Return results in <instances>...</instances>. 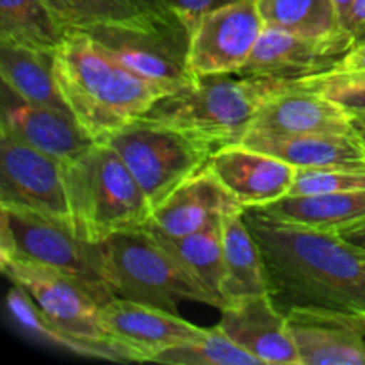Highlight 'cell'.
<instances>
[{
  "mask_svg": "<svg viewBox=\"0 0 365 365\" xmlns=\"http://www.w3.org/2000/svg\"><path fill=\"white\" fill-rule=\"evenodd\" d=\"M262 253L267 287L282 310L296 307L365 314V248L335 232L278 223L245 209Z\"/></svg>",
  "mask_w": 365,
  "mask_h": 365,
  "instance_id": "1",
  "label": "cell"
},
{
  "mask_svg": "<svg viewBox=\"0 0 365 365\" xmlns=\"http://www.w3.org/2000/svg\"><path fill=\"white\" fill-rule=\"evenodd\" d=\"M53 73L68 109L95 143H106L168 95L84 31L66 32L53 52Z\"/></svg>",
  "mask_w": 365,
  "mask_h": 365,
  "instance_id": "2",
  "label": "cell"
},
{
  "mask_svg": "<svg viewBox=\"0 0 365 365\" xmlns=\"http://www.w3.org/2000/svg\"><path fill=\"white\" fill-rule=\"evenodd\" d=\"M13 289L11 316L29 334L88 359L125 362L102 323V305L73 278L20 257L0 255Z\"/></svg>",
  "mask_w": 365,
  "mask_h": 365,
  "instance_id": "3",
  "label": "cell"
},
{
  "mask_svg": "<svg viewBox=\"0 0 365 365\" xmlns=\"http://www.w3.org/2000/svg\"><path fill=\"white\" fill-rule=\"evenodd\" d=\"M299 82L242 73L196 77L191 84L157 100L143 118L177 128L216 152L241 143L264 103Z\"/></svg>",
  "mask_w": 365,
  "mask_h": 365,
  "instance_id": "4",
  "label": "cell"
},
{
  "mask_svg": "<svg viewBox=\"0 0 365 365\" xmlns=\"http://www.w3.org/2000/svg\"><path fill=\"white\" fill-rule=\"evenodd\" d=\"M71 230L88 242H103L114 234L143 228L153 207L120 153L107 143L63 164Z\"/></svg>",
  "mask_w": 365,
  "mask_h": 365,
  "instance_id": "5",
  "label": "cell"
},
{
  "mask_svg": "<svg viewBox=\"0 0 365 365\" xmlns=\"http://www.w3.org/2000/svg\"><path fill=\"white\" fill-rule=\"evenodd\" d=\"M106 274L116 298L178 314L184 302L223 309L225 302L196 280L146 227L114 234L102 242Z\"/></svg>",
  "mask_w": 365,
  "mask_h": 365,
  "instance_id": "6",
  "label": "cell"
},
{
  "mask_svg": "<svg viewBox=\"0 0 365 365\" xmlns=\"http://www.w3.org/2000/svg\"><path fill=\"white\" fill-rule=\"evenodd\" d=\"M0 255L20 257L77 280L100 305L114 299L102 242L77 237L66 225L16 207L0 205Z\"/></svg>",
  "mask_w": 365,
  "mask_h": 365,
  "instance_id": "7",
  "label": "cell"
},
{
  "mask_svg": "<svg viewBox=\"0 0 365 365\" xmlns=\"http://www.w3.org/2000/svg\"><path fill=\"white\" fill-rule=\"evenodd\" d=\"M88 32L114 59L168 95L196 78L189 68L192 29L184 18L168 20L139 14L130 20L98 25Z\"/></svg>",
  "mask_w": 365,
  "mask_h": 365,
  "instance_id": "8",
  "label": "cell"
},
{
  "mask_svg": "<svg viewBox=\"0 0 365 365\" xmlns=\"http://www.w3.org/2000/svg\"><path fill=\"white\" fill-rule=\"evenodd\" d=\"M155 209L182 182L205 168L214 150L168 125L139 118L107 139Z\"/></svg>",
  "mask_w": 365,
  "mask_h": 365,
  "instance_id": "9",
  "label": "cell"
},
{
  "mask_svg": "<svg viewBox=\"0 0 365 365\" xmlns=\"http://www.w3.org/2000/svg\"><path fill=\"white\" fill-rule=\"evenodd\" d=\"M0 205L31 210L71 228L63 164L2 128Z\"/></svg>",
  "mask_w": 365,
  "mask_h": 365,
  "instance_id": "10",
  "label": "cell"
},
{
  "mask_svg": "<svg viewBox=\"0 0 365 365\" xmlns=\"http://www.w3.org/2000/svg\"><path fill=\"white\" fill-rule=\"evenodd\" d=\"M355 43L346 29L330 34H303L264 25L248 63L239 73L285 82L310 81L331 73Z\"/></svg>",
  "mask_w": 365,
  "mask_h": 365,
  "instance_id": "11",
  "label": "cell"
},
{
  "mask_svg": "<svg viewBox=\"0 0 365 365\" xmlns=\"http://www.w3.org/2000/svg\"><path fill=\"white\" fill-rule=\"evenodd\" d=\"M264 31L255 0H235L203 14L189 45V68L195 77L239 73Z\"/></svg>",
  "mask_w": 365,
  "mask_h": 365,
  "instance_id": "12",
  "label": "cell"
},
{
  "mask_svg": "<svg viewBox=\"0 0 365 365\" xmlns=\"http://www.w3.org/2000/svg\"><path fill=\"white\" fill-rule=\"evenodd\" d=\"M102 323L125 362H152L159 353L198 341L207 331L170 310L125 298L102 307Z\"/></svg>",
  "mask_w": 365,
  "mask_h": 365,
  "instance_id": "13",
  "label": "cell"
},
{
  "mask_svg": "<svg viewBox=\"0 0 365 365\" xmlns=\"http://www.w3.org/2000/svg\"><path fill=\"white\" fill-rule=\"evenodd\" d=\"M285 317L302 365H365V314L296 307Z\"/></svg>",
  "mask_w": 365,
  "mask_h": 365,
  "instance_id": "14",
  "label": "cell"
},
{
  "mask_svg": "<svg viewBox=\"0 0 365 365\" xmlns=\"http://www.w3.org/2000/svg\"><path fill=\"white\" fill-rule=\"evenodd\" d=\"M355 114L341 103L299 82L264 103L248 134L305 135L353 134Z\"/></svg>",
  "mask_w": 365,
  "mask_h": 365,
  "instance_id": "15",
  "label": "cell"
},
{
  "mask_svg": "<svg viewBox=\"0 0 365 365\" xmlns=\"http://www.w3.org/2000/svg\"><path fill=\"white\" fill-rule=\"evenodd\" d=\"M0 128L11 132L27 145L68 164L88 152L95 141L70 114L34 106L2 82Z\"/></svg>",
  "mask_w": 365,
  "mask_h": 365,
  "instance_id": "16",
  "label": "cell"
},
{
  "mask_svg": "<svg viewBox=\"0 0 365 365\" xmlns=\"http://www.w3.org/2000/svg\"><path fill=\"white\" fill-rule=\"evenodd\" d=\"M209 168L242 209L284 198L298 171L292 164L242 143L216 150Z\"/></svg>",
  "mask_w": 365,
  "mask_h": 365,
  "instance_id": "17",
  "label": "cell"
},
{
  "mask_svg": "<svg viewBox=\"0 0 365 365\" xmlns=\"http://www.w3.org/2000/svg\"><path fill=\"white\" fill-rule=\"evenodd\" d=\"M217 327L262 365H302L285 312L269 294L225 305Z\"/></svg>",
  "mask_w": 365,
  "mask_h": 365,
  "instance_id": "18",
  "label": "cell"
},
{
  "mask_svg": "<svg viewBox=\"0 0 365 365\" xmlns=\"http://www.w3.org/2000/svg\"><path fill=\"white\" fill-rule=\"evenodd\" d=\"M237 210L242 207L207 164L153 209L148 225L170 237H184Z\"/></svg>",
  "mask_w": 365,
  "mask_h": 365,
  "instance_id": "19",
  "label": "cell"
},
{
  "mask_svg": "<svg viewBox=\"0 0 365 365\" xmlns=\"http://www.w3.org/2000/svg\"><path fill=\"white\" fill-rule=\"evenodd\" d=\"M241 143L303 170L365 171V143L359 130L353 134H246Z\"/></svg>",
  "mask_w": 365,
  "mask_h": 365,
  "instance_id": "20",
  "label": "cell"
},
{
  "mask_svg": "<svg viewBox=\"0 0 365 365\" xmlns=\"http://www.w3.org/2000/svg\"><path fill=\"white\" fill-rule=\"evenodd\" d=\"M250 210L278 223L299 225L312 230L339 234L344 228L365 220V191L285 195L277 202L250 207Z\"/></svg>",
  "mask_w": 365,
  "mask_h": 365,
  "instance_id": "21",
  "label": "cell"
},
{
  "mask_svg": "<svg viewBox=\"0 0 365 365\" xmlns=\"http://www.w3.org/2000/svg\"><path fill=\"white\" fill-rule=\"evenodd\" d=\"M264 294H269L266 266L242 209L228 214L223 221L221 298L225 305H228Z\"/></svg>",
  "mask_w": 365,
  "mask_h": 365,
  "instance_id": "22",
  "label": "cell"
},
{
  "mask_svg": "<svg viewBox=\"0 0 365 365\" xmlns=\"http://www.w3.org/2000/svg\"><path fill=\"white\" fill-rule=\"evenodd\" d=\"M0 75L27 102L73 116L57 86L53 53L0 43Z\"/></svg>",
  "mask_w": 365,
  "mask_h": 365,
  "instance_id": "23",
  "label": "cell"
},
{
  "mask_svg": "<svg viewBox=\"0 0 365 365\" xmlns=\"http://www.w3.org/2000/svg\"><path fill=\"white\" fill-rule=\"evenodd\" d=\"M64 36L43 0H0V43L53 53Z\"/></svg>",
  "mask_w": 365,
  "mask_h": 365,
  "instance_id": "24",
  "label": "cell"
},
{
  "mask_svg": "<svg viewBox=\"0 0 365 365\" xmlns=\"http://www.w3.org/2000/svg\"><path fill=\"white\" fill-rule=\"evenodd\" d=\"M223 220L184 237H170L146 225L153 237L205 287L221 298L223 278ZM223 299V298H221Z\"/></svg>",
  "mask_w": 365,
  "mask_h": 365,
  "instance_id": "25",
  "label": "cell"
},
{
  "mask_svg": "<svg viewBox=\"0 0 365 365\" xmlns=\"http://www.w3.org/2000/svg\"><path fill=\"white\" fill-rule=\"evenodd\" d=\"M264 25L303 34H330L339 31L331 0H255Z\"/></svg>",
  "mask_w": 365,
  "mask_h": 365,
  "instance_id": "26",
  "label": "cell"
},
{
  "mask_svg": "<svg viewBox=\"0 0 365 365\" xmlns=\"http://www.w3.org/2000/svg\"><path fill=\"white\" fill-rule=\"evenodd\" d=\"M152 362L166 365H262L255 355L232 341L220 327L207 328L205 335L198 341L159 353Z\"/></svg>",
  "mask_w": 365,
  "mask_h": 365,
  "instance_id": "27",
  "label": "cell"
},
{
  "mask_svg": "<svg viewBox=\"0 0 365 365\" xmlns=\"http://www.w3.org/2000/svg\"><path fill=\"white\" fill-rule=\"evenodd\" d=\"M64 32L84 31L139 16L128 0H43Z\"/></svg>",
  "mask_w": 365,
  "mask_h": 365,
  "instance_id": "28",
  "label": "cell"
},
{
  "mask_svg": "<svg viewBox=\"0 0 365 365\" xmlns=\"http://www.w3.org/2000/svg\"><path fill=\"white\" fill-rule=\"evenodd\" d=\"M365 191V171L303 170L298 168L287 195H327V192Z\"/></svg>",
  "mask_w": 365,
  "mask_h": 365,
  "instance_id": "29",
  "label": "cell"
},
{
  "mask_svg": "<svg viewBox=\"0 0 365 365\" xmlns=\"http://www.w3.org/2000/svg\"><path fill=\"white\" fill-rule=\"evenodd\" d=\"M305 86L341 103L351 113H365V75H323Z\"/></svg>",
  "mask_w": 365,
  "mask_h": 365,
  "instance_id": "30",
  "label": "cell"
},
{
  "mask_svg": "<svg viewBox=\"0 0 365 365\" xmlns=\"http://www.w3.org/2000/svg\"><path fill=\"white\" fill-rule=\"evenodd\" d=\"M175 11L189 24V27L195 29L200 18L209 11L217 9L225 4L235 2V0H168Z\"/></svg>",
  "mask_w": 365,
  "mask_h": 365,
  "instance_id": "31",
  "label": "cell"
},
{
  "mask_svg": "<svg viewBox=\"0 0 365 365\" xmlns=\"http://www.w3.org/2000/svg\"><path fill=\"white\" fill-rule=\"evenodd\" d=\"M328 75H365V41L355 43L337 68Z\"/></svg>",
  "mask_w": 365,
  "mask_h": 365,
  "instance_id": "32",
  "label": "cell"
},
{
  "mask_svg": "<svg viewBox=\"0 0 365 365\" xmlns=\"http://www.w3.org/2000/svg\"><path fill=\"white\" fill-rule=\"evenodd\" d=\"M139 14L153 18H182L168 0H128ZM189 25V24H187Z\"/></svg>",
  "mask_w": 365,
  "mask_h": 365,
  "instance_id": "33",
  "label": "cell"
},
{
  "mask_svg": "<svg viewBox=\"0 0 365 365\" xmlns=\"http://www.w3.org/2000/svg\"><path fill=\"white\" fill-rule=\"evenodd\" d=\"M342 29L355 38L356 43L365 41V0H355L346 16Z\"/></svg>",
  "mask_w": 365,
  "mask_h": 365,
  "instance_id": "34",
  "label": "cell"
},
{
  "mask_svg": "<svg viewBox=\"0 0 365 365\" xmlns=\"http://www.w3.org/2000/svg\"><path fill=\"white\" fill-rule=\"evenodd\" d=\"M339 235L346 239V241L353 242L356 246H362L365 248V220L359 221V223L351 225V227L344 228V230L339 232Z\"/></svg>",
  "mask_w": 365,
  "mask_h": 365,
  "instance_id": "35",
  "label": "cell"
},
{
  "mask_svg": "<svg viewBox=\"0 0 365 365\" xmlns=\"http://www.w3.org/2000/svg\"><path fill=\"white\" fill-rule=\"evenodd\" d=\"M331 2H334L335 13H337V18H339V24H341V27H342V24H344L346 16H348L349 9H351V6L355 0H331Z\"/></svg>",
  "mask_w": 365,
  "mask_h": 365,
  "instance_id": "36",
  "label": "cell"
},
{
  "mask_svg": "<svg viewBox=\"0 0 365 365\" xmlns=\"http://www.w3.org/2000/svg\"><path fill=\"white\" fill-rule=\"evenodd\" d=\"M355 114V127L359 130H365V113H353Z\"/></svg>",
  "mask_w": 365,
  "mask_h": 365,
  "instance_id": "37",
  "label": "cell"
},
{
  "mask_svg": "<svg viewBox=\"0 0 365 365\" xmlns=\"http://www.w3.org/2000/svg\"><path fill=\"white\" fill-rule=\"evenodd\" d=\"M356 130H359V128H356ZM360 132V135H362V139H364V143H365V130H359Z\"/></svg>",
  "mask_w": 365,
  "mask_h": 365,
  "instance_id": "38",
  "label": "cell"
}]
</instances>
